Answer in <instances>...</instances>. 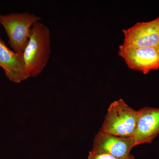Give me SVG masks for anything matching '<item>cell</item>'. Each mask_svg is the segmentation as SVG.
<instances>
[{
    "mask_svg": "<svg viewBox=\"0 0 159 159\" xmlns=\"http://www.w3.org/2000/svg\"><path fill=\"white\" fill-rule=\"evenodd\" d=\"M88 159H135V158L133 156L128 158H119L110 154L90 151L89 152Z\"/></svg>",
    "mask_w": 159,
    "mask_h": 159,
    "instance_id": "9c48e42d",
    "label": "cell"
},
{
    "mask_svg": "<svg viewBox=\"0 0 159 159\" xmlns=\"http://www.w3.org/2000/svg\"><path fill=\"white\" fill-rule=\"evenodd\" d=\"M138 115V111L130 107L123 99L114 101L109 107L100 130L116 136L132 137Z\"/></svg>",
    "mask_w": 159,
    "mask_h": 159,
    "instance_id": "3957f363",
    "label": "cell"
},
{
    "mask_svg": "<svg viewBox=\"0 0 159 159\" xmlns=\"http://www.w3.org/2000/svg\"><path fill=\"white\" fill-rule=\"evenodd\" d=\"M0 67L11 82L20 83L29 78L23 56L11 51L1 38Z\"/></svg>",
    "mask_w": 159,
    "mask_h": 159,
    "instance_id": "ba28073f",
    "label": "cell"
},
{
    "mask_svg": "<svg viewBox=\"0 0 159 159\" xmlns=\"http://www.w3.org/2000/svg\"><path fill=\"white\" fill-rule=\"evenodd\" d=\"M138 112L136 128L132 137L134 147L151 144L159 135V108L145 107Z\"/></svg>",
    "mask_w": 159,
    "mask_h": 159,
    "instance_id": "8992f818",
    "label": "cell"
},
{
    "mask_svg": "<svg viewBox=\"0 0 159 159\" xmlns=\"http://www.w3.org/2000/svg\"><path fill=\"white\" fill-rule=\"evenodd\" d=\"M119 55L129 68L144 74L159 69L158 48L127 47L121 45L119 47Z\"/></svg>",
    "mask_w": 159,
    "mask_h": 159,
    "instance_id": "277c9868",
    "label": "cell"
},
{
    "mask_svg": "<svg viewBox=\"0 0 159 159\" xmlns=\"http://www.w3.org/2000/svg\"><path fill=\"white\" fill-rule=\"evenodd\" d=\"M122 31L124 47L159 48V16L150 21L136 23Z\"/></svg>",
    "mask_w": 159,
    "mask_h": 159,
    "instance_id": "5b68a950",
    "label": "cell"
},
{
    "mask_svg": "<svg viewBox=\"0 0 159 159\" xmlns=\"http://www.w3.org/2000/svg\"><path fill=\"white\" fill-rule=\"evenodd\" d=\"M134 147L132 137L116 136L99 130L94 139L92 151L110 154L119 158L133 156L130 152Z\"/></svg>",
    "mask_w": 159,
    "mask_h": 159,
    "instance_id": "52a82bcc",
    "label": "cell"
},
{
    "mask_svg": "<svg viewBox=\"0 0 159 159\" xmlns=\"http://www.w3.org/2000/svg\"><path fill=\"white\" fill-rule=\"evenodd\" d=\"M51 52L50 29L43 23H35L23 54L29 77H37L43 72L48 61Z\"/></svg>",
    "mask_w": 159,
    "mask_h": 159,
    "instance_id": "6da1fadb",
    "label": "cell"
},
{
    "mask_svg": "<svg viewBox=\"0 0 159 159\" xmlns=\"http://www.w3.org/2000/svg\"><path fill=\"white\" fill-rule=\"evenodd\" d=\"M41 18L28 12L0 14V24L6 31L9 43L16 53L23 56L32 33V27Z\"/></svg>",
    "mask_w": 159,
    "mask_h": 159,
    "instance_id": "7a4b0ae2",
    "label": "cell"
}]
</instances>
